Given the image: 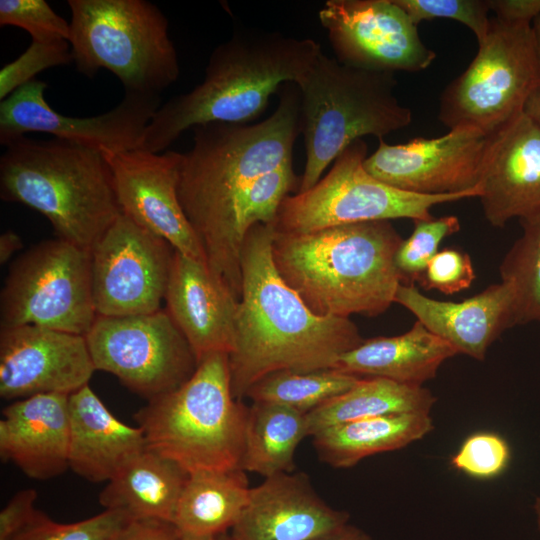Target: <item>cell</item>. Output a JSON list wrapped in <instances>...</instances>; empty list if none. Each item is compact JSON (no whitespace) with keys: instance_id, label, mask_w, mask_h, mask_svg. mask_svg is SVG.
I'll return each mask as SVG.
<instances>
[{"instance_id":"cell-48","label":"cell","mask_w":540,"mask_h":540,"mask_svg":"<svg viewBox=\"0 0 540 540\" xmlns=\"http://www.w3.org/2000/svg\"><path fill=\"white\" fill-rule=\"evenodd\" d=\"M215 540H234L231 535H228L227 533L222 534L218 536Z\"/></svg>"},{"instance_id":"cell-21","label":"cell","mask_w":540,"mask_h":540,"mask_svg":"<svg viewBox=\"0 0 540 540\" xmlns=\"http://www.w3.org/2000/svg\"><path fill=\"white\" fill-rule=\"evenodd\" d=\"M164 300L198 363L210 354L231 353L239 300L205 263L175 250Z\"/></svg>"},{"instance_id":"cell-41","label":"cell","mask_w":540,"mask_h":540,"mask_svg":"<svg viewBox=\"0 0 540 540\" xmlns=\"http://www.w3.org/2000/svg\"><path fill=\"white\" fill-rule=\"evenodd\" d=\"M34 489L18 491L0 512V540H8L20 530L35 512Z\"/></svg>"},{"instance_id":"cell-24","label":"cell","mask_w":540,"mask_h":540,"mask_svg":"<svg viewBox=\"0 0 540 540\" xmlns=\"http://www.w3.org/2000/svg\"><path fill=\"white\" fill-rule=\"evenodd\" d=\"M69 468L108 482L147 449L142 429L116 418L89 384L69 395Z\"/></svg>"},{"instance_id":"cell-33","label":"cell","mask_w":540,"mask_h":540,"mask_svg":"<svg viewBox=\"0 0 540 540\" xmlns=\"http://www.w3.org/2000/svg\"><path fill=\"white\" fill-rule=\"evenodd\" d=\"M299 184L291 161L262 175L246 189L235 210L230 230L231 251L239 263L250 228L259 223L273 224L281 203Z\"/></svg>"},{"instance_id":"cell-38","label":"cell","mask_w":540,"mask_h":540,"mask_svg":"<svg viewBox=\"0 0 540 540\" xmlns=\"http://www.w3.org/2000/svg\"><path fill=\"white\" fill-rule=\"evenodd\" d=\"M510 455L504 438L492 432H477L464 440L451 464L470 477L490 479L506 469Z\"/></svg>"},{"instance_id":"cell-39","label":"cell","mask_w":540,"mask_h":540,"mask_svg":"<svg viewBox=\"0 0 540 540\" xmlns=\"http://www.w3.org/2000/svg\"><path fill=\"white\" fill-rule=\"evenodd\" d=\"M418 25L422 21L452 19L467 26L479 42L485 36L490 18L488 0H395Z\"/></svg>"},{"instance_id":"cell-27","label":"cell","mask_w":540,"mask_h":540,"mask_svg":"<svg viewBox=\"0 0 540 540\" xmlns=\"http://www.w3.org/2000/svg\"><path fill=\"white\" fill-rule=\"evenodd\" d=\"M434 428L430 413L391 414L335 425L314 434L319 458L336 468H348L381 452L401 449Z\"/></svg>"},{"instance_id":"cell-1","label":"cell","mask_w":540,"mask_h":540,"mask_svg":"<svg viewBox=\"0 0 540 540\" xmlns=\"http://www.w3.org/2000/svg\"><path fill=\"white\" fill-rule=\"evenodd\" d=\"M274 112L255 124L212 122L195 126L193 145L181 153L177 192L211 273L239 299L242 270L231 251L237 205L259 177L292 161L300 133L297 85L279 89Z\"/></svg>"},{"instance_id":"cell-6","label":"cell","mask_w":540,"mask_h":540,"mask_svg":"<svg viewBox=\"0 0 540 540\" xmlns=\"http://www.w3.org/2000/svg\"><path fill=\"white\" fill-rule=\"evenodd\" d=\"M247 414L232 394L228 354L214 353L181 386L148 400L134 418L147 449L194 474L242 470Z\"/></svg>"},{"instance_id":"cell-36","label":"cell","mask_w":540,"mask_h":540,"mask_svg":"<svg viewBox=\"0 0 540 540\" xmlns=\"http://www.w3.org/2000/svg\"><path fill=\"white\" fill-rule=\"evenodd\" d=\"M73 62L70 43L67 40L33 41L16 59L0 70V100H4L24 86L41 71Z\"/></svg>"},{"instance_id":"cell-37","label":"cell","mask_w":540,"mask_h":540,"mask_svg":"<svg viewBox=\"0 0 540 540\" xmlns=\"http://www.w3.org/2000/svg\"><path fill=\"white\" fill-rule=\"evenodd\" d=\"M0 25L27 31L33 41L67 40L70 22L58 15L45 0H1Z\"/></svg>"},{"instance_id":"cell-7","label":"cell","mask_w":540,"mask_h":540,"mask_svg":"<svg viewBox=\"0 0 540 540\" xmlns=\"http://www.w3.org/2000/svg\"><path fill=\"white\" fill-rule=\"evenodd\" d=\"M300 94V133L306 161L297 193L311 189L354 141L407 127L411 110L396 94L393 73L344 65L324 54L295 83Z\"/></svg>"},{"instance_id":"cell-10","label":"cell","mask_w":540,"mask_h":540,"mask_svg":"<svg viewBox=\"0 0 540 540\" xmlns=\"http://www.w3.org/2000/svg\"><path fill=\"white\" fill-rule=\"evenodd\" d=\"M366 158V142L358 139L351 143L311 189L283 200L273 223L275 230L306 233L369 221L427 220L433 218L430 210L436 205L481 194L420 195L402 191L369 174L364 167Z\"/></svg>"},{"instance_id":"cell-25","label":"cell","mask_w":540,"mask_h":540,"mask_svg":"<svg viewBox=\"0 0 540 540\" xmlns=\"http://www.w3.org/2000/svg\"><path fill=\"white\" fill-rule=\"evenodd\" d=\"M456 354L449 343L417 320L401 335L363 340L344 353L334 369L358 377H381L423 386L436 376L445 360Z\"/></svg>"},{"instance_id":"cell-44","label":"cell","mask_w":540,"mask_h":540,"mask_svg":"<svg viewBox=\"0 0 540 540\" xmlns=\"http://www.w3.org/2000/svg\"><path fill=\"white\" fill-rule=\"evenodd\" d=\"M532 27L537 41L540 64V15L532 22ZM523 113L540 125V71L538 82L525 104Z\"/></svg>"},{"instance_id":"cell-18","label":"cell","mask_w":540,"mask_h":540,"mask_svg":"<svg viewBox=\"0 0 540 540\" xmlns=\"http://www.w3.org/2000/svg\"><path fill=\"white\" fill-rule=\"evenodd\" d=\"M101 154L111 167L122 213L165 239L176 251L206 264L178 198L181 153L135 149Z\"/></svg>"},{"instance_id":"cell-23","label":"cell","mask_w":540,"mask_h":540,"mask_svg":"<svg viewBox=\"0 0 540 540\" xmlns=\"http://www.w3.org/2000/svg\"><path fill=\"white\" fill-rule=\"evenodd\" d=\"M69 395L37 394L2 410L0 456L35 480L69 468Z\"/></svg>"},{"instance_id":"cell-29","label":"cell","mask_w":540,"mask_h":540,"mask_svg":"<svg viewBox=\"0 0 540 540\" xmlns=\"http://www.w3.org/2000/svg\"><path fill=\"white\" fill-rule=\"evenodd\" d=\"M436 397L423 386L365 377L307 413L308 435L353 420L403 413H430Z\"/></svg>"},{"instance_id":"cell-5","label":"cell","mask_w":540,"mask_h":540,"mask_svg":"<svg viewBox=\"0 0 540 540\" xmlns=\"http://www.w3.org/2000/svg\"><path fill=\"white\" fill-rule=\"evenodd\" d=\"M0 158V198L45 216L57 238L90 251L122 214L111 167L98 151L20 137Z\"/></svg>"},{"instance_id":"cell-19","label":"cell","mask_w":540,"mask_h":540,"mask_svg":"<svg viewBox=\"0 0 540 540\" xmlns=\"http://www.w3.org/2000/svg\"><path fill=\"white\" fill-rule=\"evenodd\" d=\"M479 196L487 221L503 227L540 213V125L522 113L487 136Z\"/></svg>"},{"instance_id":"cell-40","label":"cell","mask_w":540,"mask_h":540,"mask_svg":"<svg viewBox=\"0 0 540 540\" xmlns=\"http://www.w3.org/2000/svg\"><path fill=\"white\" fill-rule=\"evenodd\" d=\"M476 275L469 255L454 248L438 251L430 260L419 284L452 295L469 288Z\"/></svg>"},{"instance_id":"cell-11","label":"cell","mask_w":540,"mask_h":540,"mask_svg":"<svg viewBox=\"0 0 540 540\" xmlns=\"http://www.w3.org/2000/svg\"><path fill=\"white\" fill-rule=\"evenodd\" d=\"M96 317L89 250L55 238L11 263L0 294V328L36 325L85 336Z\"/></svg>"},{"instance_id":"cell-22","label":"cell","mask_w":540,"mask_h":540,"mask_svg":"<svg viewBox=\"0 0 540 540\" xmlns=\"http://www.w3.org/2000/svg\"><path fill=\"white\" fill-rule=\"evenodd\" d=\"M395 302L414 314L457 353L476 360H484L498 336L516 325L514 292L503 281L460 302L429 298L414 284H401Z\"/></svg>"},{"instance_id":"cell-17","label":"cell","mask_w":540,"mask_h":540,"mask_svg":"<svg viewBox=\"0 0 540 540\" xmlns=\"http://www.w3.org/2000/svg\"><path fill=\"white\" fill-rule=\"evenodd\" d=\"M96 371L84 335L23 325L0 328V396L70 395Z\"/></svg>"},{"instance_id":"cell-35","label":"cell","mask_w":540,"mask_h":540,"mask_svg":"<svg viewBox=\"0 0 540 540\" xmlns=\"http://www.w3.org/2000/svg\"><path fill=\"white\" fill-rule=\"evenodd\" d=\"M411 235L400 244L395 265L402 284L419 281L430 260L437 254L444 238L460 229L456 216H444L427 220H415Z\"/></svg>"},{"instance_id":"cell-2","label":"cell","mask_w":540,"mask_h":540,"mask_svg":"<svg viewBox=\"0 0 540 540\" xmlns=\"http://www.w3.org/2000/svg\"><path fill=\"white\" fill-rule=\"evenodd\" d=\"M273 224L248 231L242 249V291L228 355L233 396L240 400L268 374L334 369L364 340L349 319L315 314L279 274Z\"/></svg>"},{"instance_id":"cell-43","label":"cell","mask_w":540,"mask_h":540,"mask_svg":"<svg viewBox=\"0 0 540 540\" xmlns=\"http://www.w3.org/2000/svg\"><path fill=\"white\" fill-rule=\"evenodd\" d=\"M497 18L516 23L532 22L540 15V0H488Z\"/></svg>"},{"instance_id":"cell-20","label":"cell","mask_w":540,"mask_h":540,"mask_svg":"<svg viewBox=\"0 0 540 540\" xmlns=\"http://www.w3.org/2000/svg\"><path fill=\"white\" fill-rule=\"evenodd\" d=\"M349 514L333 509L303 473H279L250 489L249 499L231 529L234 540H315L348 523Z\"/></svg>"},{"instance_id":"cell-46","label":"cell","mask_w":540,"mask_h":540,"mask_svg":"<svg viewBox=\"0 0 540 540\" xmlns=\"http://www.w3.org/2000/svg\"><path fill=\"white\" fill-rule=\"evenodd\" d=\"M315 540H372V538L360 528L347 523L339 529Z\"/></svg>"},{"instance_id":"cell-31","label":"cell","mask_w":540,"mask_h":540,"mask_svg":"<svg viewBox=\"0 0 540 540\" xmlns=\"http://www.w3.org/2000/svg\"><path fill=\"white\" fill-rule=\"evenodd\" d=\"M360 378L336 369L282 370L261 378L245 396L253 402L279 404L307 414L349 390Z\"/></svg>"},{"instance_id":"cell-9","label":"cell","mask_w":540,"mask_h":540,"mask_svg":"<svg viewBox=\"0 0 540 540\" xmlns=\"http://www.w3.org/2000/svg\"><path fill=\"white\" fill-rule=\"evenodd\" d=\"M466 70L443 90L438 119L449 129L468 126L487 136L523 113L540 71L532 24L490 18Z\"/></svg>"},{"instance_id":"cell-30","label":"cell","mask_w":540,"mask_h":540,"mask_svg":"<svg viewBox=\"0 0 540 540\" xmlns=\"http://www.w3.org/2000/svg\"><path fill=\"white\" fill-rule=\"evenodd\" d=\"M307 414L267 402H254L248 408L243 471L265 478L294 469L298 444L308 436Z\"/></svg>"},{"instance_id":"cell-16","label":"cell","mask_w":540,"mask_h":540,"mask_svg":"<svg viewBox=\"0 0 540 540\" xmlns=\"http://www.w3.org/2000/svg\"><path fill=\"white\" fill-rule=\"evenodd\" d=\"M486 141V134L468 126L404 144L390 145L379 139L378 148L367 156L364 167L379 181L420 195L480 191Z\"/></svg>"},{"instance_id":"cell-12","label":"cell","mask_w":540,"mask_h":540,"mask_svg":"<svg viewBox=\"0 0 540 540\" xmlns=\"http://www.w3.org/2000/svg\"><path fill=\"white\" fill-rule=\"evenodd\" d=\"M85 339L96 370L108 372L150 400L185 383L198 362L166 310L97 315Z\"/></svg>"},{"instance_id":"cell-42","label":"cell","mask_w":540,"mask_h":540,"mask_svg":"<svg viewBox=\"0 0 540 540\" xmlns=\"http://www.w3.org/2000/svg\"><path fill=\"white\" fill-rule=\"evenodd\" d=\"M114 540H183L172 522L160 519H134Z\"/></svg>"},{"instance_id":"cell-28","label":"cell","mask_w":540,"mask_h":540,"mask_svg":"<svg viewBox=\"0 0 540 540\" xmlns=\"http://www.w3.org/2000/svg\"><path fill=\"white\" fill-rule=\"evenodd\" d=\"M250 489L240 469L189 474L173 524L183 540H215L237 523Z\"/></svg>"},{"instance_id":"cell-45","label":"cell","mask_w":540,"mask_h":540,"mask_svg":"<svg viewBox=\"0 0 540 540\" xmlns=\"http://www.w3.org/2000/svg\"><path fill=\"white\" fill-rule=\"evenodd\" d=\"M21 237L8 230L0 235V263H6L22 247Z\"/></svg>"},{"instance_id":"cell-34","label":"cell","mask_w":540,"mask_h":540,"mask_svg":"<svg viewBox=\"0 0 540 540\" xmlns=\"http://www.w3.org/2000/svg\"><path fill=\"white\" fill-rule=\"evenodd\" d=\"M132 520L122 511L105 509L88 519L62 524L36 509L8 540H114Z\"/></svg>"},{"instance_id":"cell-26","label":"cell","mask_w":540,"mask_h":540,"mask_svg":"<svg viewBox=\"0 0 540 540\" xmlns=\"http://www.w3.org/2000/svg\"><path fill=\"white\" fill-rule=\"evenodd\" d=\"M188 477L177 463L146 449L107 482L99 502L105 509L122 511L132 519L173 523Z\"/></svg>"},{"instance_id":"cell-15","label":"cell","mask_w":540,"mask_h":540,"mask_svg":"<svg viewBox=\"0 0 540 540\" xmlns=\"http://www.w3.org/2000/svg\"><path fill=\"white\" fill-rule=\"evenodd\" d=\"M318 17L344 65L394 74L422 71L436 58L395 0H328Z\"/></svg>"},{"instance_id":"cell-47","label":"cell","mask_w":540,"mask_h":540,"mask_svg":"<svg viewBox=\"0 0 540 540\" xmlns=\"http://www.w3.org/2000/svg\"><path fill=\"white\" fill-rule=\"evenodd\" d=\"M533 509H534V513H535V517H536V524H537V528L540 532V496H537L535 498V501H534V504H533Z\"/></svg>"},{"instance_id":"cell-13","label":"cell","mask_w":540,"mask_h":540,"mask_svg":"<svg viewBox=\"0 0 540 540\" xmlns=\"http://www.w3.org/2000/svg\"><path fill=\"white\" fill-rule=\"evenodd\" d=\"M175 249L121 214L90 249L97 315L128 316L160 310Z\"/></svg>"},{"instance_id":"cell-14","label":"cell","mask_w":540,"mask_h":540,"mask_svg":"<svg viewBox=\"0 0 540 540\" xmlns=\"http://www.w3.org/2000/svg\"><path fill=\"white\" fill-rule=\"evenodd\" d=\"M47 84L32 80L0 102V143L39 132L100 153L139 149L144 131L160 107L159 95L125 93L111 110L91 117L56 112L45 99Z\"/></svg>"},{"instance_id":"cell-8","label":"cell","mask_w":540,"mask_h":540,"mask_svg":"<svg viewBox=\"0 0 540 540\" xmlns=\"http://www.w3.org/2000/svg\"><path fill=\"white\" fill-rule=\"evenodd\" d=\"M76 69L113 73L125 93L159 95L179 77L177 52L162 11L146 0H68Z\"/></svg>"},{"instance_id":"cell-4","label":"cell","mask_w":540,"mask_h":540,"mask_svg":"<svg viewBox=\"0 0 540 540\" xmlns=\"http://www.w3.org/2000/svg\"><path fill=\"white\" fill-rule=\"evenodd\" d=\"M402 241L390 221L275 230L272 255L283 280L315 314L374 317L395 302L402 284L395 265Z\"/></svg>"},{"instance_id":"cell-32","label":"cell","mask_w":540,"mask_h":540,"mask_svg":"<svg viewBox=\"0 0 540 540\" xmlns=\"http://www.w3.org/2000/svg\"><path fill=\"white\" fill-rule=\"evenodd\" d=\"M520 223L522 236L500 265L501 281L514 292L516 325L540 321V213Z\"/></svg>"},{"instance_id":"cell-3","label":"cell","mask_w":540,"mask_h":540,"mask_svg":"<svg viewBox=\"0 0 540 540\" xmlns=\"http://www.w3.org/2000/svg\"><path fill=\"white\" fill-rule=\"evenodd\" d=\"M320 52L310 38L236 30L210 54L202 82L158 108L139 149L162 153L189 128L252 121L282 85L297 83L309 71Z\"/></svg>"}]
</instances>
